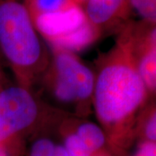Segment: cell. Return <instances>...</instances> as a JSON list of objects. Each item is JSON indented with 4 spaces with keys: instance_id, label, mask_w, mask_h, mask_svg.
I'll return each mask as SVG.
<instances>
[{
    "instance_id": "1",
    "label": "cell",
    "mask_w": 156,
    "mask_h": 156,
    "mask_svg": "<svg viewBox=\"0 0 156 156\" xmlns=\"http://www.w3.org/2000/svg\"><path fill=\"white\" fill-rule=\"evenodd\" d=\"M93 95L95 113L101 122L118 136H128L149 95L123 36L95 81Z\"/></svg>"
},
{
    "instance_id": "2",
    "label": "cell",
    "mask_w": 156,
    "mask_h": 156,
    "mask_svg": "<svg viewBox=\"0 0 156 156\" xmlns=\"http://www.w3.org/2000/svg\"><path fill=\"white\" fill-rule=\"evenodd\" d=\"M0 49L17 69L30 67L40 58L41 44L23 0H0Z\"/></svg>"
},
{
    "instance_id": "3",
    "label": "cell",
    "mask_w": 156,
    "mask_h": 156,
    "mask_svg": "<svg viewBox=\"0 0 156 156\" xmlns=\"http://www.w3.org/2000/svg\"><path fill=\"white\" fill-rule=\"evenodd\" d=\"M38 108L27 89L9 87L0 91V145L4 146L37 119Z\"/></svg>"
},
{
    "instance_id": "4",
    "label": "cell",
    "mask_w": 156,
    "mask_h": 156,
    "mask_svg": "<svg viewBox=\"0 0 156 156\" xmlns=\"http://www.w3.org/2000/svg\"><path fill=\"white\" fill-rule=\"evenodd\" d=\"M148 95L156 98V25L141 21L122 34Z\"/></svg>"
},
{
    "instance_id": "5",
    "label": "cell",
    "mask_w": 156,
    "mask_h": 156,
    "mask_svg": "<svg viewBox=\"0 0 156 156\" xmlns=\"http://www.w3.org/2000/svg\"><path fill=\"white\" fill-rule=\"evenodd\" d=\"M55 67L56 78L73 89L77 100H86L93 94L95 81L93 73L72 53L58 51Z\"/></svg>"
},
{
    "instance_id": "6",
    "label": "cell",
    "mask_w": 156,
    "mask_h": 156,
    "mask_svg": "<svg viewBox=\"0 0 156 156\" xmlns=\"http://www.w3.org/2000/svg\"><path fill=\"white\" fill-rule=\"evenodd\" d=\"M31 18L36 30L48 41L66 36L89 22L85 11L78 5L56 12L38 14Z\"/></svg>"
},
{
    "instance_id": "7",
    "label": "cell",
    "mask_w": 156,
    "mask_h": 156,
    "mask_svg": "<svg viewBox=\"0 0 156 156\" xmlns=\"http://www.w3.org/2000/svg\"><path fill=\"white\" fill-rule=\"evenodd\" d=\"M128 5V0H88L84 11L88 20L99 30L122 17Z\"/></svg>"
},
{
    "instance_id": "8",
    "label": "cell",
    "mask_w": 156,
    "mask_h": 156,
    "mask_svg": "<svg viewBox=\"0 0 156 156\" xmlns=\"http://www.w3.org/2000/svg\"><path fill=\"white\" fill-rule=\"evenodd\" d=\"M98 34L99 30L89 21L71 33L49 42L58 51L71 53L73 51H78L89 46L95 41Z\"/></svg>"
},
{
    "instance_id": "9",
    "label": "cell",
    "mask_w": 156,
    "mask_h": 156,
    "mask_svg": "<svg viewBox=\"0 0 156 156\" xmlns=\"http://www.w3.org/2000/svg\"><path fill=\"white\" fill-rule=\"evenodd\" d=\"M76 135L92 153L104 145L106 137L103 130L94 122H84L77 128Z\"/></svg>"
},
{
    "instance_id": "10",
    "label": "cell",
    "mask_w": 156,
    "mask_h": 156,
    "mask_svg": "<svg viewBox=\"0 0 156 156\" xmlns=\"http://www.w3.org/2000/svg\"><path fill=\"white\" fill-rule=\"evenodd\" d=\"M30 17L65 10L78 5L73 0H24Z\"/></svg>"
},
{
    "instance_id": "11",
    "label": "cell",
    "mask_w": 156,
    "mask_h": 156,
    "mask_svg": "<svg viewBox=\"0 0 156 156\" xmlns=\"http://www.w3.org/2000/svg\"><path fill=\"white\" fill-rule=\"evenodd\" d=\"M137 128L142 140L156 142V104L146 111Z\"/></svg>"
},
{
    "instance_id": "12",
    "label": "cell",
    "mask_w": 156,
    "mask_h": 156,
    "mask_svg": "<svg viewBox=\"0 0 156 156\" xmlns=\"http://www.w3.org/2000/svg\"><path fill=\"white\" fill-rule=\"evenodd\" d=\"M128 5L142 21L156 25V0H128Z\"/></svg>"
},
{
    "instance_id": "13",
    "label": "cell",
    "mask_w": 156,
    "mask_h": 156,
    "mask_svg": "<svg viewBox=\"0 0 156 156\" xmlns=\"http://www.w3.org/2000/svg\"><path fill=\"white\" fill-rule=\"evenodd\" d=\"M69 156H90L91 152L79 139L76 134H69L65 140L64 147Z\"/></svg>"
},
{
    "instance_id": "14",
    "label": "cell",
    "mask_w": 156,
    "mask_h": 156,
    "mask_svg": "<svg viewBox=\"0 0 156 156\" xmlns=\"http://www.w3.org/2000/svg\"><path fill=\"white\" fill-rule=\"evenodd\" d=\"M56 146L49 139H39L35 141L30 150V156H55Z\"/></svg>"
},
{
    "instance_id": "15",
    "label": "cell",
    "mask_w": 156,
    "mask_h": 156,
    "mask_svg": "<svg viewBox=\"0 0 156 156\" xmlns=\"http://www.w3.org/2000/svg\"><path fill=\"white\" fill-rule=\"evenodd\" d=\"M132 156H156V142L141 140Z\"/></svg>"
},
{
    "instance_id": "16",
    "label": "cell",
    "mask_w": 156,
    "mask_h": 156,
    "mask_svg": "<svg viewBox=\"0 0 156 156\" xmlns=\"http://www.w3.org/2000/svg\"><path fill=\"white\" fill-rule=\"evenodd\" d=\"M55 156H69L65 148L62 146H57L56 147V152H55Z\"/></svg>"
},
{
    "instance_id": "17",
    "label": "cell",
    "mask_w": 156,
    "mask_h": 156,
    "mask_svg": "<svg viewBox=\"0 0 156 156\" xmlns=\"http://www.w3.org/2000/svg\"><path fill=\"white\" fill-rule=\"evenodd\" d=\"M0 156H9L7 154V151L5 150V147L0 145Z\"/></svg>"
},
{
    "instance_id": "18",
    "label": "cell",
    "mask_w": 156,
    "mask_h": 156,
    "mask_svg": "<svg viewBox=\"0 0 156 156\" xmlns=\"http://www.w3.org/2000/svg\"><path fill=\"white\" fill-rule=\"evenodd\" d=\"M75 3H76V4H78V3H81V2H84V1H88V0H73Z\"/></svg>"
}]
</instances>
